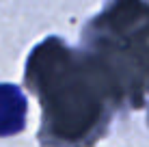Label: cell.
<instances>
[{
    "label": "cell",
    "mask_w": 149,
    "mask_h": 147,
    "mask_svg": "<svg viewBox=\"0 0 149 147\" xmlns=\"http://www.w3.org/2000/svg\"><path fill=\"white\" fill-rule=\"evenodd\" d=\"M26 123V98L15 84H0V136L22 132Z\"/></svg>",
    "instance_id": "6da1fadb"
}]
</instances>
